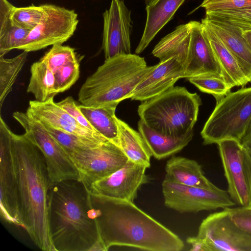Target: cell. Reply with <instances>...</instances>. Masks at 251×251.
I'll use <instances>...</instances> for the list:
<instances>
[{
    "label": "cell",
    "instance_id": "8d00e7d4",
    "mask_svg": "<svg viewBox=\"0 0 251 251\" xmlns=\"http://www.w3.org/2000/svg\"><path fill=\"white\" fill-rule=\"evenodd\" d=\"M82 127L93 132H98L80 110L73 98L69 96L57 102ZM99 133V132H98Z\"/></svg>",
    "mask_w": 251,
    "mask_h": 251
},
{
    "label": "cell",
    "instance_id": "e575fe53",
    "mask_svg": "<svg viewBox=\"0 0 251 251\" xmlns=\"http://www.w3.org/2000/svg\"><path fill=\"white\" fill-rule=\"evenodd\" d=\"M251 6V0H203L199 7L205 13L236 10Z\"/></svg>",
    "mask_w": 251,
    "mask_h": 251
},
{
    "label": "cell",
    "instance_id": "cb8c5ba5",
    "mask_svg": "<svg viewBox=\"0 0 251 251\" xmlns=\"http://www.w3.org/2000/svg\"><path fill=\"white\" fill-rule=\"evenodd\" d=\"M119 146L128 158L135 163L149 168L152 154L143 136L127 124L117 118Z\"/></svg>",
    "mask_w": 251,
    "mask_h": 251
},
{
    "label": "cell",
    "instance_id": "ffe728a7",
    "mask_svg": "<svg viewBox=\"0 0 251 251\" xmlns=\"http://www.w3.org/2000/svg\"><path fill=\"white\" fill-rule=\"evenodd\" d=\"M165 169V179L168 181L208 189L217 187L205 176L201 165L194 160L173 156L166 162Z\"/></svg>",
    "mask_w": 251,
    "mask_h": 251
},
{
    "label": "cell",
    "instance_id": "ac0fdd59",
    "mask_svg": "<svg viewBox=\"0 0 251 251\" xmlns=\"http://www.w3.org/2000/svg\"><path fill=\"white\" fill-rule=\"evenodd\" d=\"M155 68L131 93L132 100L143 101L173 87L180 78H185V71L175 57L161 60Z\"/></svg>",
    "mask_w": 251,
    "mask_h": 251
},
{
    "label": "cell",
    "instance_id": "e0dca14e",
    "mask_svg": "<svg viewBox=\"0 0 251 251\" xmlns=\"http://www.w3.org/2000/svg\"><path fill=\"white\" fill-rule=\"evenodd\" d=\"M54 98L40 102L30 100L26 113L42 124L56 129L102 143L108 140L98 132L81 126L68 112L54 101Z\"/></svg>",
    "mask_w": 251,
    "mask_h": 251
},
{
    "label": "cell",
    "instance_id": "d6986e66",
    "mask_svg": "<svg viewBox=\"0 0 251 251\" xmlns=\"http://www.w3.org/2000/svg\"><path fill=\"white\" fill-rule=\"evenodd\" d=\"M201 23L207 26L236 58L251 83V48L242 35L244 29L226 21L205 16Z\"/></svg>",
    "mask_w": 251,
    "mask_h": 251
},
{
    "label": "cell",
    "instance_id": "5bb4252c",
    "mask_svg": "<svg viewBox=\"0 0 251 251\" xmlns=\"http://www.w3.org/2000/svg\"><path fill=\"white\" fill-rule=\"evenodd\" d=\"M102 48L105 58L119 54H130L132 31L131 11L123 0H112L103 13Z\"/></svg>",
    "mask_w": 251,
    "mask_h": 251
},
{
    "label": "cell",
    "instance_id": "30bf717a",
    "mask_svg": "<svg viewBox=\"0 0 251 251\" xmlns=\"http://www.w3.org/2000/svg\"><path fill=\"white\" fill-rule=\"evenodd\" d=\"M68 153L87 189L93 182L121 168L128 160L121 148L110 141L94 148Z\"/></svg>",
    "mask_w": 251,
    "mask_h": 251
},
{
    "label": "cell",
    "instance_id": "8992f818",
    "mask_svg": "<svg viewBox=\"0 0 251 251\" xmlns=\"http://www.w3.org/2000/svg\"><path fill=\"white\" fill-rule=\"evenodd\" d=\"M251 119V87L230 92L216 105L201 134L204 145L225 139L240 142Z\"/></svg>",
    "mask_w": 251,
    "mask_h": 251
},
{
    "label": "cell",
    "instance_id": "60d3db41",
    "mask_svg": "<svg viewBox=\"0 0 251 251\" xmlns=\"http://www.w3.org/2000/svg\"><path fill=\"white\" fill-rule=\"evenodd\" d=\"M242 35L251 48V29L244 30L242 32Z\"/></svg>",
    "mask_w": 251,
    "mask_h": 251
},
{
    "label": "cell",
    "instance_id": "f1b7e54d",
    "mask_svg": "<svg viewBox=\"0 0 251 251\" xmlns=\"http://www.w3.org/2000/svg\"><path fill=\"white\" fill-rule=\"evenodd\" d=\"M187 79L201 92L212 95L216 103L227 95L232 88L224 78L216 76H197Z\"/></svg>",
    "mask_w": 251,
    "mask_h": 251
},
{
    "label": "cell",
    "instance_id": "ba28073f",
    "mask_svg": "<svg viewBox=\"0 0 251 251\" xmlns=\"http://www.w3.org/2000/svg\"><path fill=\"white\" fill-rule=\"evenodd\" d=\"M42 5L43 14L39 23L17 50L29 52L63 44L74 34L79 20L74 9L52 4Z\"/></svg>",
    "mask_w": 251,
    "mask_h": 251
},
{
    "label": "cell",
    "instance_id": "2e32d148",
    "mask_svg": "<svg viewBox=\"0 0 251 251\" xmlns=\"http://www.w3.org/2000/svg\"><path fill=\"white\" fill-rule=\"evenodd\" d=\"M217 144L230 198L241 206L250 205V194L243 162L244 147L234 139L223 140Z\"/></svg>",
    "mask_w": 251,
    "mask_h": 251
},
{
    "label": "cell",
    "instance_id": "277c9868",
    "mask_svg": "<svg viewBox=\"0 0 251 251\" xmlns=\"http://www.w3.org/2000/svg\"><path fill=\"white\" fill-rule=\"evenodd\" d=\"M137 54H119L106 59L81 86L78 100L98 108L118 104L128 99L135 88L155 68Z\"/></svg>",
    "mask_w": 251,
    "mask_h": 251
},
{
    "label": "cell",
    "instance_id": "9c48e42d",
    "mask_svg": "<svg viewBox=\"0 0 251 251\" xmlns=\"http://www.w3.org/2000/svg\"><path fill=\"white\" fill-rule=\"evenodd\" d=\"M165 205L179 213H197L236 204L227 191L218 187L205 189L184 185L164 179L162 183Z\"/></svg>",
    "mask_w": 251,
    "mask_h": 251
},
{
    "label": "cell",
    "instance_id": "8fae6325",
    "mask_svg": "<svg viewBox=\"0 0 251 251\" xmlns=\"http://www.w3.org/2000/svg\"><path fill=\"white\" fill-rule=\"evenodd\" d=\"M12 131L0 118V216L11 224L23 227L19 207L16 174L12 150Z\"/></svg>",
    "mask_w": 251,
    "mask_h": 251
},
{
    "label": "cell",
    "instance_id": "4dcf8cb0",
    "mask_svg": "<svg viewBox=\"0 0 251 251\" xmlns=\"http://www.w3.org/2000/svg\"><path fill=\"white\" fill-rule=\"evenodd\" d=\"M43 125L51 136L64 148L67 152L94 148L102 144Z\"/></svg>",
    "mask_w": 251,
    "mask_h": 251
},
{
    "label": "cell",
    "instance_id": "7a4b0ae2",
    "mask_svg": "<svg viewBox=\"0 0 251 251\" xmlns=\"http://www.w3.org/2000/svg\"><path fill=\"white\" fill-rule=\"evenodd\" d=\"M12 150L23 228L40 250L55 251L48 214V194L51 181L44 156L25 133L12 132Z\"/></svg>",
    "mask_w": 251,
    "mask_h": 251
},
{
    "label": "cell",
    "instance_id": "603a6c76",
    "mask_svg": "<svg viewBox=\"0 0 251 251\" xmlns=\"http://www.w3.org/2000/svg\"><path fill=\"white\" fill-rule=\"evenodd\" d=\"M202 25L203 31L222 68L224 80L231 88L244 87L249 81L236 58L215 34L207 26Z\"/></svg>",
    "mask_w": 251,
    "mask_h": 251
},
{
    "label": "cell",
    "instance_id": "ab89813d",
    "mask_svg": "<svg viewBox=\"0 0 251 251\" xmlns=\"http://www.w3.org/2000/svg\"><path fill=\"white\" fill-rule=\"evenodd\" d=\"M240 143L244 147L251 149V119Z\"/></svg>",
    "mask_w": 251,
    "mask_h": 251
},
{
    "label": "cell",
    "instance_id": "52a82bcc",
    "mask_svg": "<svg viewBox=\"0 0 251 251\" xmlns=\"http://www.w3.org/2000/svg\"><path fill=\"white\" fill-rule=\"evenodd\" d=\"M12 116L43 155L51 182L69 179L81 181L78 171L68 153L42 123L26 112L16 111Z\"/></svg>",
    "mask_w": 251,
    "mask_h": 251
},
{
    "label": "cell",
    "instance_id": "4316f807",
    "mask_svg": "<svg viewBox=\"0 0 251 251\" xmlns=\"http://www.w3.org/2000/svg\"><path fill=\"white\" fill-rule=\"evenodd\" d=\"M26 91L40 102L54 98L58 94L53 72L41 60L34 62L30 67V77Z\"/></svg>",
    "mask_w": 251,
    "mask_h": 251
},
{
    "label": "cell",
    "instance_id": "b9f144b4",
    "mask_svg": "<svg viewBox=\"0 0 251 251\" xmlns=\"http://www.w3.org/2000/svg\"><path fill=\"white\" fill-rule=\"evenodd\" d=\"M158 0H145L146 6L151 5L155 3Z\"/></svg>",
    "mask_w": 251,
    "mask_h": 251
},
{
    "label": "cell",
    "instance_id": "d4e9b609",
    "mask_svg": "<svg viewBox=\"0 0 251 251\" xmlns=\"http://www.w3.org/2000/svg\"><path fill=\"white\" fill-rule=\"evenodd\" d=\"M118 105L94 108L80 104L78 107L98 132L119 146V128L115 115Z\"/></svg>",
    "mask_w": 251,
    "mask_h": 251
},
{
    "label": "cell",
    "instance_id": "74e56055",
    "mask_svg": "<svg viewBox=\"0 0 251 251\" xmlns=\"http://www.w3.org/2000/svg\"><path fill=\"white\" fill-rule=\"evenodd\" d=\"M243 162L250 194V205H251V149L244 147Z\"/></svg>",
    "mask_w": 251,
    "mask_h": 251
},
{
    "label": "cell",
    "instance_id": "d590c367",
    "mask_svg": "<svg viewBox=\"0 0 251 251\" xmlns=\"http://www.w3.org/2000/svg\"><path fill=\"white\" fill-rule=\"evenodd\" d=\"M226 208L233 222L241 230L251 236V205Z\"/></svg>",
    "mask_w": 251,
    "mask_h": 251
},
{
    "label": "cell",
    "instance_id": "6da1fadb",
    "mask_svg": "<svg viewBox=\"0 0 251 251\" xmlns=\"http://www.w3.org/2000/svg\"><path fill=\"white\" fill-rule=\"evenodd\" d=\"M88 206L106 251L115 246L150 251H180L184 248L178 235L133 201L88 190Z\"/></svg>",
    "mask_w": 251,
    "mask_h": 251
},
{
    "label": "cell",
    "instance_id": "f35d334b",
    "mask_svg": "<svg viewBox=\"0 0 251 251\" xmlns=\"http://www.w3.org/2000/svg\"><path fill=\"white\" fill-rule=\"evenodd\" d=\"M186 242L191 246V251H208L204 240L198 236L187 237Z\"/></svg>",
    "mask_w": 251,
    "mask_h": 251
},
{
    "label": "cell",
    "instance_id": "7c38bea8",
    "mask_svg": "<svg viewBox=\"0 0 251 251\" xmlns=\"http://www.w3.org/2000/svg\"><path fill=\"white\" fill-rule=\"evenodd\" d=\"M197 236L204 240L208 251H251V236L233 222L226 208L204 219Z\"/></svg>",
    "mask_w": 251,
    "mask_h": 251
},
{
    "label": "cell",
    "instance_id": "7402d4cb",
    "mask_svg": "<svg viewBox=\"0 0 251 251\" xmlns=\"http://www.w3.org/2000/svg\"><path fill=\"white\" fill-rule=\"evenodd\" d=\"M138 128L152 155L158 160L166 158L181 151L192 140L194 135L193 131L181 137L165 135L151 128L141 120L138 123Z\"/></svg>",
    "mask_w": 251,
    "mask_h": 251
},
{
    "label": "cell",
    "instance_id": "1f68e13d",
    "mask_svg": "<svg viewBox=\"0 0 251 251\" xmlns=\"http://www.w3.org/2000/svg\"><path fill=\"white\" fill-rule=\"evenodd\" d=\"M43 10L42 4L21 7L14 6L11 18L16 26L31 31L39 23L43 14Z\"/></svg>",
    "mask_w": 251,
    "mask_h": 251
},
{
    "label": "cell",
    "instance_id": "f546056e",
    "mask_svg": "<svg viewBox=\"0 0 251 251\" xmlns=\"http://www.w3.org/2000/svg\"><path fill=\"white\" fill-rule=\"evenodd\" d=\"M40 60L54 73L63 66L78 60L74 48L61 44L52 46Z\"/></svg>",
    "mask_w": 251,
    "mask_h": 251
},
{
    "label": "cell",
    "instance_id": "4fadbf2b",
    "mask_svg": "<svg viewBox=\"0 0 251 251\" xmlns=\"http://www.w3.org/2000/svg\"><path fill=\"white\" fill-rule=\"evenodd\" d=\"M189 22L190 41L179 61L184 69L185 78L212 75L224 78L222 68L203 31L201 23L196 21Z\"/></svg>",
    "mask_w": 251,
    "mask_h": 251
},
{
    "label": "cell",
    "instance_id": "3957f363",
    "mask_svg": "<svg viewBox=\"0 0 251 251\" xmlns=\"http://www.w3.org/2000/svg\"><path fill=\"white\" fill-rule=\"evenodd\" d=\"M88 210V190L81 181L51 182L48 214L55 251H106Z\"/></svg>",
    "mask_w": 251,
    "mask_h": 251
},
{
    "label": "cell",
    "instance_id": "9a60e30c",
    "mask_svg": "<svg viewBox=\"0 0 251 251\" xmlns=\"http://www.w3.org/2000/svg\"><path fill=\"white\" fill-rule=\"evenodd\" d=\"M147 169L128 160L120 169L93 182L88 190L96 194L133 202L139 188L148 182Z\"/></svg>",
    "mask_w": 251,
    "mask_h": 251
},
{
    "label": "cell",
    "instance_id": "836d02e7",
    "mask_svg": "<svg viewBox=\"0 0 251 251\" xmlns=\"http://www.w3.org/2000/svg\"><path fill=\"white\" fill-rule=\"evenodd\" d=\"M206 16L214 17L242 28L251 29V6L236 10L205 13Z\"/></svg>",
    "mask_w": 251,
    "mask_h": 251
},
{
    "label": "cell",
    "instance_id": "d6a6232c",
    "mask_svg": "<svg viewBox=\"0 0 251 251\" xmlns=\"http://www.w3.org/2000/svg\"><path fill=\"white\" fill-rule=\"evenodd\" d=\"M79 73L78 60L70 62L55 71L53 74L58 93L70 89L78 79Z\"/></svg>",
    "mask_w": 251,
    "mask_h": 251
},
{
    "label": "cell",
    "instance_id": "484cf974",
    "mask_svg": "<svg viewBox=\"0 0 251 251\" xmlns=\"http://www.w3.org/2000/svg\"><path fill=\"white\" fill-rule=\"evenodd\" d=\"M13 7L7 0H0V57L17 49L30 31L14 25L11 18Z\"/></svg>",
    "mask_w": 251,
    "mask_h": 251
},
{
    "label": "cell",
    "instance_id": "5b68a950",
    "mask_svg": "<svg viewBox=\"0 0 251 251\" xmlns=\"http://www.w3.org/2000/svg\"><path fill=\"white\" fill-rule=\"evenodd\" d=\"M201 100L184 87L174 86L143 101L138 106L140 119L162 134L181 137L193 131Z\"/></svg>",
    "mask_w": 251,
    "mask_h": 251
},
{
    "label": "cell",
    "instance_id": "83f0119b",
    "mask_svg": "<svg viewBox=\"0 0 251 251\" xmlns=\"http://www.w3.org/2000/svg\"><path fill=\"white\" fill-rule=\"evenodd\" d=\"M28 52L21 53L11 58L0 57V107L7 95L12 90L13 86L25 64Z\"/></svg>",
    "mask_w": 251,
    "mask_h": 251
},
{
    "label": "cell",
    "instance_id": "44dd1931",
    "mask_svg": "<svg viewBox=\"0 0 251 251\" xmlns=\"http://www.w3.org/2000/svg\"><path fill=\"white\" fill-rule=\"evenodd\" d=\"M185 0H158L146 6L147 19L141 40L136 50L140 54L148 46L159 31L172 18Z\"/></svg>",
    "mask_w": 251,
    "mask_h": 251
}]
</instances>
